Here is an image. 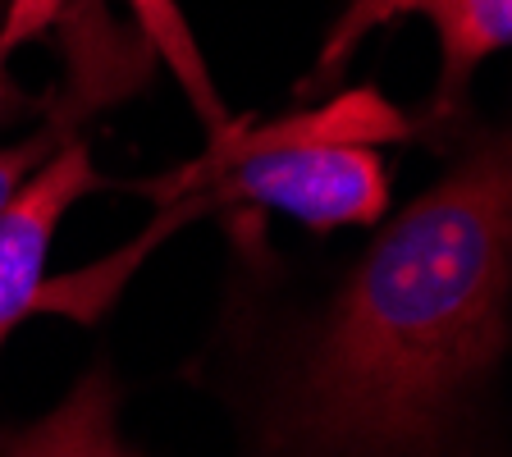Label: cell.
<instances>
[{"label": "cell", "instance_id": "obj_1", "mask_svg": "<svg viewBox=\"0 0 512 457\" xmlns=\"http://www.w3.org/2000/svg\"><path fill=\"white\" fill-rule=\"evenodd\" d=\"M512 119L380 234L320 330L284 439L307 457H435L508 343Z\"/></svg>", "mask_w": 512, "mask_h": 457}, {"label": "cell", "instance_id": "obj_2", "mask_svg": "<svg viewBox=\"0 0 512 457\" xmlns=\"http://www.w3.org/2000/svg\"><path fill=\"white\" fill-rule=\"evenodd\" d=\"M394 138H407V119L362 87L275 124L224 128L202 160L160 183L156 197L179 206L183 220L220 202H247L311 229L375 224L389 202V174L371 142Z\"/></svg>", "mask_w": 512, "mask_h": 457}, {"label": "cell", "instance_id": "obj_3", "mask_svg": "<svg viewBox=\"0 0 512 457\" xmlns=\"http://www.w3.org/2000/svg\"><path fill=\"white\" fill-rule=\"evenodd\" d=\"M101 183L92 151L83 142H64L42 170L32 174L14 202L0 211V348L32 311H46L51 279L46 252L60 229V215Z\"/></svg>", "mask_w": 512, "mask_h": 457}, {"label": "cell", "instance_id": "obj_4", "mask_svg": "<svg viewBox=\"0 0 512 457\" xmlns=\"http://www.w3.org/2000/svg\"><path fill=\"white\" fill-rule=\"evenodd\" d=\"M403 10L426 14L439 32V55H444L435 92L439 115L458 110L480 60L512 46V0H389V19Z\"/></svg>", "mask_w": 512, "mask_h": 457}, {"label": "cell", "instance_id": "obj_5", "mask_svg": "<svg viewBox=\"0 0 512 457\" xmlns=\"http://www.w3.org/2000/svg\"><path fill=\"white\" fill-rule=\"evenodd\" d=\"M0 457H138L115 430V384L92 371L51 416L0 435Z\"/></svg>", "mask_w": 512, "mask_h": 457}, {"label": "cell", "instance_id": "obj_6", "mask_svg": "<svg viewBox=\"0 0 512 457\" xmlns=\"http://www.w3.org/2000/svg\"><path fill=\"white\" fill-rule=\"evenodd\" d=\"M142 10V19L151 23V32H156V42L170 51V60L183 69V78L192 83V92H197V101H202V110L206 115H215V106H211V92H206V78H202V69H197V55H192V46L183 42V28H179V19H174V10H170V0H133Z\"/></svg>", "mask_w": 512, "mask_h": 457}, {"label": "cell", "instance_id": "obj_7", "mask_svg": "<svg viewBox=\"0 0 512 457\" xmlns=\"http://www.w3.org/2000/svg\"><path fill=\"white\" fill-rule=\"evenodd\" d=\"M55 147H60V138H55L51 128H46L42 138L19 142V147H0V211L10 206L14 192H19L23 183H28L32 174H37L46 160L55 156Z\"/></svg>", "mask_w": 512, "mask_h": 457}, {"label": "cell", "instance_id": "obj_8", "mask_svg": "<svg viewBox=\"0 0 512 457\" xmlns=\"http://www.w3.org/2000/svg\"><path fill=\"white\" fill-rule=\"evenodd\" d=\"M384 19H389V0H352V10L343 14L339 28L330 32V46L320 55V69H334V64L366 37V28H375V23H384Z\"/></svg>", "mask_w": 512, "mask_h": 457}, {"label": "cell", "instance_id": "obj_9", "mask_svg": "<svg viewBox=\"0 0 512 457\" xmlns=\"http://www.w3.org/2000/svg\"><path fill=\"white\" fill-rule=\"evenodd\" d=\"M5 5H10V14H19L32 32L46 28V23H51V14L60 10V0H5Z\"/></svg>", "mask_w": 512, "mask_h": 457}, {"label": "cell", "instance_id": "obj_10", "mask_svg": "<svg viewBox=\"0 0 512 457\" xmlns=\"http://www.w3.org/2000/svg\"><path fill=\"white\" fill-rule=\"evenodd\" d=\"M19 37H28V28H19L14 19H5V28H0V92H5V55L14 51Z\"/></svg>", "mask_w": 512, "mask_h": 457}]
</instances>
